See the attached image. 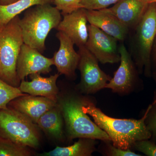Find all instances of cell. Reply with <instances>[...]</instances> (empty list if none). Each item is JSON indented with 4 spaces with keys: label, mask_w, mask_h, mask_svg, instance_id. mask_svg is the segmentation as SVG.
<instances>
[{
    "label": "cell",
    "mask_w": 156,
    "mask_h": 156,
    "mask_svg": "<svg viewBox=\"0 0 156 156\" xmlns=\"http://www.w3.org/2000/svg\"><path fill=\"white\" fill-rule=\"evenodd\" d=\"M151 107V104L139 119L112 118L97 107L95 102L83 105V110L106 132L113 145L122 149L132 150L136 141L151 139V135L145 124L146 118Z\"/></svg>",
    "instance_id": "obj_1"
},
{
    "label": "cell",
    "mask_w": 156,
    "mask_h": 156,
    "mask_svg": "<svg viewBox=\"0 0 156 156\" xmlns=\"http://www.w3.org/2000/svg\"><path fill=\"white\" fill-rule=\"evenodd\" d=\"M94 99L68 92L57 101L65 124L69 140L80 138H88L107 141L110 139L106 132L91 120L83 110V106Z\"/></svg>",
    "instance_id": "obj_2"
},
{
    "label": "cell",
    "mask_w": 156,
    "mask_h": 156,
    "mask_svg": "<svg viewBox=\"0 0 156 156\" xmlns=\"http://www.w3.org/2000/svg\"><path fill=\"white\" fill-rule=\"evenodd\" d=\"M61 13L50 4L38 5L26 10L20 19L23 42L43 53L45 41L50 31L57 28L62 20Z\"/></svg>",
    "instance_id": "obj_3"
},
{
    "label": "cell",
    "mask_w": 156,
    "mask_h": 156,
    "mask_svg": "<svg viewBox=\"0 0 156 156\" xmlns=\"http://www.w3.org/2000/svg\"><path fill=\"white\" fill-rule=\"evenodd\" d=\"M134 30L131 55L139 73L144 72L146 76L151 77L152 51L156 36V3L148 5Z\"/></svg>",
    "instance_id": "obj_4"
},
{
    "label": "cell",
    "mask_w": 156,
    "mask_h": 156,
    "mask_svg": "<svg viewBox=\"0 0 156 156\" xmlns=\"http://www.w3.org/2000/svg\"><path fill=\"white\" fill-rule=\"evenodd\" d=\"M19 15L0 30V78L7 83L18 87L20 82L17 73V63L24 44L19 24Z\"/></svg>",
    "instance_id": "obj_5"
},
{
    "label": "cell",
    "mask_w": 156,
    "mask_h": 156,
    "mask_svg": "<svg viewBox=\"0 0 156 156\" xmlns=\"http://www.w3.org/2000/svg\"><path fill=\"white\" fill-rule=\"evenodd\" d=\"M0 131L4 137L20 145L36 148L40 144L37 124L11 108L0 110Z\"/></svg>",
    "instance_id": "obj_6"
},
{
    "label": "cell",
    "mask_w": 156,
    "mask_h": 156,
    "mask_svg": "<svg viewBox=\"0 0 156 156\" xmlns=\"http://www.w3.org/2000/svg\"><path fill=\"white\" fill-rule=\"evenodd\" d=\"M80 59L78 69L81 73L80 83L77 89L89 95L105 89L111 77L101 69L96 57L84 46L79 47Z\"/></svg>",
    "instance_id": "obj_7"
},
{
    "label": "cell",
    "mask_w": 156,
    "mask_h": 156,
    "mask_svg": "<svg viewBox=\"0 0 156 156\" xmlns=\"http://www.w3.org/2000/svg\"><path fill=\"white\" fill-rule=\"evenodd\" d=\"M119 66L105 89H111L119 95H129L139 89L141 83L140 73L131 54L123 44L119 47Z\"/></svg>",
    "instance_id": "obj_8"
},
{
    "label": "cell",
    "mask_w": 156,
    "mask_h": 156,
    "mask_svg": "<svg viewBox=\"0 0 156 156\" xmlns=\"http://www.w3.org/2000/svg\"><path fill=\"white\" fill-rule=\"evenodd\" d=\"M89 37L85 47L101 64L119 62L117 40L92 24L88 25Z\"/></svg>",
    "instance_id": "obj_9"
},
{
    "label": "cell",
    "mask_w": 156,
    "mask_h": 156,
    "mask_svg": "<svg viewBox=\"0 0 156 156\" xmlns=\"http://www.w3.org/2000/svg\"><path fill=\"white\" fill-rule=\"evenodd\" d=\"M53 65V58L45 57L37 49L23 44L17 58V77L21 82L33 74H47L51 72Z\"/></svg>",
    "instance_id": "obj_10"
},
{
    "label": "cell",
    "mask_w": 156,
    "mask_h": 156,
    "mask_svg": "<svg viewBox=\"0 0 156 156\" xmlns=\"http://www.w3.org/2000/svg\"><path fill=\"white\" fill-rule=\"evenodd\" d=\"M56 37L59 41L60 46L52 58L53 64L59 74L64 75L70 79H75L80 54L75 50L74 44L72 41L64 33L58 31Z\"/></svg>",
    "instance_id": "obj_11"
},
{
    "label": "cell",
    "mask_w": 156,
    "mask_h": 156,
    "mask_svg": "<svg viewBox=\"0 0 156 156\" xmlns=\"http://www.w3.org/2000/svg\"><path fill=\"white\" fill-rule=\"evenodd\" d=\"M62 16L56 29L64 33L78 48L85 46L89 37L86 9L81 8Z\"/></svg>",
    "instance_id": "obj_12"
},
{
    "label": "cell",
    "mask_w": 156,
    "mask_h": 156,
    "mask_svg": "<svg viewBox=\"0 0 156 156\" xmlns=\"http://www.w3.org/2000/svg\"><path fill=\"white\" fill-rule=\"evenodd\" d=\"M87 20L90 24L97 27L117 41H124L129 29L105 9L99 10L86 9Z\"/></svg>",
    "instance_id": "obj_13"
},
{
    "label": "cell",
    "mask_w": 156,
    "mask_h": 156,
    "mask_svg": "<svg viewBox=\"0 0 156 156\" xmlns=\"http://www.w3.org/2000/svg\"><path fill=\"white\" fill-rule=\"evenodd\" d=\"M57 103V101L47 98L26 94L11 101L9 105L37 124L40 117Z\"/></svg>",
    "instance_id": "obj_14"
},
{
    "label": "cell",
    "mask_w": 156,
    "mask_h": 156,
    "mask_svg": "<svg viewBox=\"0 0 156 156\" xmlns=\"http://www.w3.org/2000/svg\"><path fill=\"white\" fill-rule=\"evenodd\" d=\"M59 74H55L49 77H44L39 73L30 76V81L23 80L18 88L23 93L34 96H42L57 101L58 89L56 81Z\"/></svg>",
    "instance_id": "obj_15"
},
{
    "label": "cell",
    "mask_w": 156,
    "mask_h": 156,
    "mask_svg": "<svg viewBox=\"0 0 156 156\" xmlns=\"http://www.w3.org/2000/svg\"><path fill=\"white\" fill-rule=\"evenodd\" d=\"M148 5L140 0H119L111 8L105 9L130 30L136 27Z\"/></svg>",
    "instance_id": "obj_16"
},
{
    "label": "cell",
    "mask_w": 156,
    "mask_h": 156,
    "mask_svg": "<svg viewBox=\"0 0 156 156\" xmlns=\"http://www.w3.org/2000/svg\"><path fill=\"white\" fill-rule=\"evenodd\" d=\"M63 121L61 109L57 103L40 117L37 125L46 134L56 139L61 140L63 137Z\"/></svg>",
    "instance_id": "obj_17"
},
{
    "label": "cell",
    "mask_w": 156,
    "mask_h": 156,
    "mask_svg": "<svg viewBox=\"0 0 156 156\" xmlns=\"http://www.w3.org/2000/svg\"><path fill=\"white\" fill-rule=\"evenodd\" d=\"M97 140L80 138L72 145L56 147L53 150L40 154L41 156H91L96 151Z\"/></svg>",
    "instance_id": "obj_18"
},
{
    "label": "cell",
    "mask_w": 156,
    "mask_h": 156,
    "mask_svg": "<svg viewBox=\"0 0 156 156\" xmlns=\"http://www.w3.org/2000/svg\"><path fill=\"white\" fill-rule=\"evenodd\" d=\"M53 4V0H18L8 4H0V30L14 17L33 6Z\"/></svg>",
    "instance_id": "obj_19"
},
{
    "label": "cell",
    "mask_w": 156,
    "mask_h": 156,
    "mask_svg": "<svg viewBox=\"0 0 156 156\" xmlns=\"http://www.w3.org/2000/svg\"><path fill=\"white\" fill-rule=\"evenodd\" d=\"M32 155L28 147L18 144L3 137L0 138V156H30Z\"/></svg>",
    "instance_id": "obj_20"
},
{
    "label": "cell",
    "mask_w": 156,
    "mask_h": 156,
    "mask_svg": "<svg viewBox=\"0 0 156 156\" xmlns=\"http://www.w3.org/2000/svg\"><path fill=\"white\" fill-rule=\"evenodd\" d=\"M26 94L18 87L9 85L0 78V110L8 108L7 106L11 101Z\"/></svg>",
    "instance_id": "obj_21"
},
{
    "label": "cell",
    "mask_w": 156,
    "mask_h": 156,
    "mask_svg": "<svg viewBox=\"0 0 156 156\" xmlns=\"http://www.w3.org/2000/svg\"><path fill=\"white\" fill-rule=\"evenodd\" d=\"M102 141V145L100 152L103 155L108 156H140L132 150H124L116 147L113 145L110 140Z\"/></svg>",
    "instance_id": "obj_22"
},
{
    "label": "cell",
    "mask_w": 156,
    "mask_h": 156,
    "mask_svg": "<svg viewBox=\"0 0 156 156\" xmlns=\"http://www.w3.org/2000/svg\"><path fill=\"white\" fill-rule=\"evenodd\" d=\"M53 4L62 15L83 8L81 0H53Z\"/></svg>",
    "instance_id": "obj_23"
},
{
    "label": "cell",
    "mask_w": 156,
    "mask_h": 156,
    "mask_svg": "<svg viewBox=\"0 0 156 156\" xmlns=\"http://www.w3.org/2000/svg\"><path fill=\"white\" fill-rule=\"evenodd\" d=\"M132 149L148 156H156V143L151 139L136 141Z\"/></svg>",
    "instance_id": "obj_24"
},
{
    "label": "cell",
    "mask_w": 156,
    "mask_h": 156,
    "mask_svg": "<svg viewBox=\"0 0 156 156\" xmlns=\"http://www.w3.org/2000/svg\"><path fill=\"white\" fill-rule=\"evenodd\" d=\"M145 124L150 132L151 139L156 143V101H153L148 112Z\"/></svg>",
    "instance_id": "obj_25"
},
{
    "label": "cell",
    "mask_w": 156,
    "mask_h": 156,
    "mask_svg": "<svg viewBox=\"0 0 156 156\" xmlns=\"http://www.w3.org/2000/svg\"><path fill=\"white\" fill-rule=\"evenodd\" d=\"M119 0H81L84 9L88 10H99L115 5Z\"/></svg>",
    "instance_id": "obj_26"
},
{
    "label": "cell",
    "mask_w": 156,
    "mask_h": 156,
    "mask_svg": "<svg viewBox=\"0 0 156 156\" xmlns=\"http://www.w3.org/2000/svg\"><path fill=\"white\" fill-rule=\"evenodd\" d=\"M155 65L156 66V36L155 38L154 41L153 47L152 51L151 54V60Z\"/></svg>",
    "instance_id": "obj_27"
},
{
    "label": "cell",
    "mask_w": 156,
    "mask_h": 156,
    "mask_svg": "<svg viewBox=\"0 0 156 156\" xmlns=\"http://www.w3.org/2000/svg\"><path fill=\"white\" fill-rule=\"evenodd\" d=\"M152 76H153V77L156 86L154 92L153 101H156V70L152 72Z\"/></svg>",
    "instance_id": "obj_28"
},
{
    "label": "cell",
    "mask_w": 156,
    "mask_h": 156,
    "mask_svg": "<svg viewBox=\"0 0 156 156\" xmlns=\"http://www.w3.org/2000/svg\"><path fill=\"white\" fill-rule=\"evenodd\" d=\"M17 1L18 0H0V4L2 5H8Z\"/></svg>",
    "instance_id": "obj_29"
},
{
    "label": "cell",
    "mask_w": 156,
    "mask_h": 156,
    "mask_svg": "<svg viewBox=\"0 0 156 156\" xmlns=\"http://www.w3.org/2000/svg\"><path fill=\"white\" fill-rule=\"evenodd\" d=\"M140 1L148 5L151 3H156V0H140Z\"/></svg>",
    "instance_id": "obj_30"
}]
</instances>
